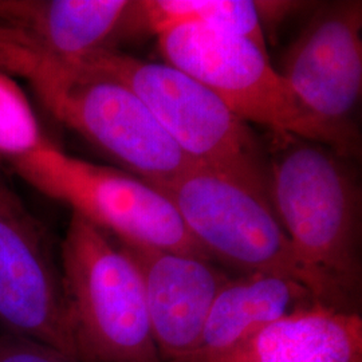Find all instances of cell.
I'll list each match as a JSON object with an SVG mask.
<instances>
[{"label": "cell", "instance_id": "cell-10", "mask_svg": "<svg viewBox=\"0 0 362 362\" xmlns=\"http://www.w3.org/2000/svg\"><path fill=\"white\" fill-rule=\"evenodd\" d=\"M143 276L146 308L163 362H184L203 333L212 303L230 279L209 260L119 243Z\"/></svg>", "mask_w": 362, "mask_h": 362}, {"label": "cell", "instance_id": "cell-14", "mask_svg": "<svg viewBox=\"0 0 362 362\" xmlns=\"http://www.w3.org/2000/svg\"><path fill=\"white\" fill-rule=\"evenodd\" d=\"M196 23L250 39L266 50L259 1L248 0H143L132 1L122 26L155 33Z\"/></svg>", "mask_w": 362, "mask_h": 362}, {"label": "cell", "instance_id": "cell-13", "mask_svg": "<svg viewBox=\"0 0 362 362\" xmlns=\"http://www.w3.org/2000/svg\"><path fill=\"white\" fill-rule=\"evenodd\" d=\"M311 303L318 302L306 287L279 275L248 274L228 279L212 303L196 348L184 362H207L260 327Z\"/></svg>", "mask_w": 362, "mask_h": 362}, {"label": "cell", "instance_id": "cell-1", "mask_svg": "<svg viewBox=\"0 0 362 362\" xmlns=\"http://www.w3.org/2000/svg\"><path fill=\"white\" fill-rule=\"evenodd\" d=\"M272 208L310 278L314 299L354 311L350 305L361 285L354 182L321 144L272 136Z\"/></svg>", "mask_w": 362, "mask_h": 362}, {"label": "cell", "instance_id": "cell-16", "mask_svg": "<svg viewBox=\"0 0 362 362\" xmlns=\"http://www.w3.org/2000/svg\"><path fill=\"white\" fill-rule=\"evenodd\" d=\"M0 362H79L52 346L27 337L0 336Z\"/></svg>", "mask_w": 362, "mask_h": 362}, {"label": "cell", "instance_id": "cell-11", "mask_svg": "<svg viewBox=\"0 0 362 362\" xmlns=\"http://www.w3.org/2000/svg\"><path fill=\"white\" fill-rule=\"evenodd\" d=\"M128 0H0V28L65 62L106 49L124 25Z\"/></svg>", "mask_w": 362, "mask_h": 362}, {"label": "cell", "instance_id": "cell-12", "mask_svg": "<svg viewBox=\"0 0 362 362\" xmlns=\"http://www.w3.org/2000/svg\"><path fill=\"white\" fill-rule=\"evenodd\" d=\"M207 362H362L361 317L311 303Z\"/></svg>", "mask_w": 362, "mask_h": 362}, {"label": "cell", "instance_id": "cell-4", "mask_svg": "<svg viewBox=\"0 0 362 362\" xmlns=\"http://www.w3.org/2000/svg\"><path fill=\"white\" fill-rule=\"evenodd\" d=\"M62 284L82 362H163L143 276L104 230L74 214L62 242Z\"/></svg>", "mask_w": 362, "mask_h": 362}, {"label": "cell", "instance_id": "cell-8", "mask_svg": "<svg viewBox=\"0 0 362 362\" xmlns=\"http://www.w3.org/2000/svg\"><path fill=\"white\" fill-rule=\"evenodd\" d=\"M361 3L344 1L311 18L285 58L282 77L303 110L349 136L362 89Z\"/></svg>", "mask_w": 362, "mask_h": 362}, {"label": "cell", "instance_id": "cell-9", "mask_svg": "<svg viewBox=\"0 0 362 362\" xmlns=\"http://www.w3.org/2000/svg\"><path fill=\"white\" fill-rule=\"evenodd\" d=\"M0 321L81 361L62 276L26 219L0 214Z\"/></svg>", "mask_w": 362, "mask_h": 362}, {"label": "cell", "instance_id": "cell-17", "mask_svg": "<svg viewBox=\"0 0 362 362\" xmlns=\"http://www.w3.org/2000/svg\"><path fill=\"white\" fill-rule=\"evenodd\" d=\"M0 214L13 216V218H19V219H26L25 212L22 211V207L19 204V200L13 196V192L8 189V187L1 179H0Z\"/></svg>", "mask_w": 362, "mask_h": 362}, {"label": "cell", "instance_id": "cell-2", "mask_svg": "<svg viewBox=\"0 0 362 362\" xmlns=\"http://www.w3.org/2000/svg\"><path fill=\"white\" fill-rule=\"evenodd\" d=\"M0 70L26 78L61 122L155 188L194 167L137 94L116 78L43 54L3 30Z\"/></svg>", "mask_w": 362, "mask_h": 362}, {"label": "cell", "instance_id": "cell-6", "mask_svg": "<svg viewBox=\"0 0 362 362\" xmlns=\"http://www.w3.org/2000/svg\"><path fill=\"white\" fill-rule=\"evenodd\" d=\"M11 165L42 194L69 204L124 245L211 259L168 197L141 179L66 155L49 143Z\"/></svg>", "mask_w": 362, "mask_h": 362}, {"label": "cell", "instance_id": "cell-15", "mask_svg": "<svg viewBox=\"0 0 362 362\" xmlns=\"http://www.w3.org/2000/svg\"><path fill=\"white\" fill-rule=\"evenodd\" d=\"M46 144L26 94L0 70V157L13 163Z\"/></svg>", "mask_w": 362, "mask_h": 362}, {"label": "cell", "instance_id": "cell-5", "mask_svg": "<svg viewBox=\"0 0 362 362\" xmlns=\"http://www.w3.org/2000/svg\"><path fill=\"white\" fill-rule=\"evenodd\" d=\"M165 64L214 91L236 116L272 132L348 152L354 137L309 116L285 78L272 67L267 52L242 35L185 23L157 34Z\"/></svg>", "mask_w": 362, "mask_h": 362}, {"label": "cell", "instance_id": "cell-7", "mask_svg": "<svg viewBox=\"0 0 362 362\" xmlns=\"http://www.w3.org/2000/svg\"><path fill=\"white\" fill-rule=\"evenodd\" d=\"M157 189L172 202L211 258L248 274L288 278L313 296L310 278L270 200L224 175L196 165Z\"/></svg>", "mask_w": 362, "mask_h": 362}, {"label": "cell", "instance_id": "cell-3", "mask_svg": "<svg viewBox=\"0 0 362 362\" xmlns=\"http://www.w3.org/2000/svg\"><path fill=\"white\" fill-rule=\"evenodd\" d=\"M77 64L134 91L194 165L224 175L272 202L269 169L257 137L207 86L168 64L112 49L93 52Z\"/></svg>", "mask_w": 362, "mask_h": 362}]
</instances>
